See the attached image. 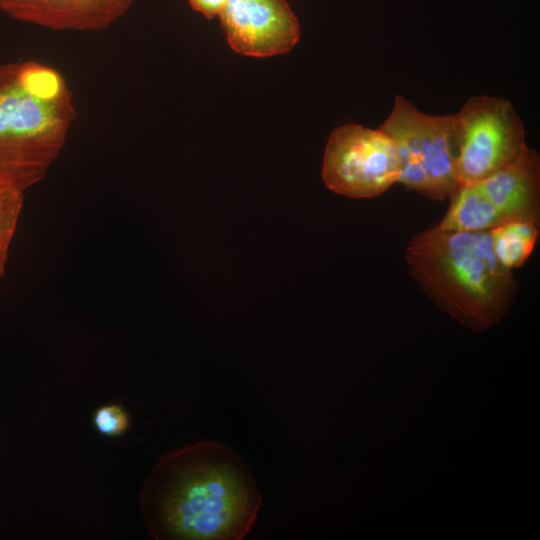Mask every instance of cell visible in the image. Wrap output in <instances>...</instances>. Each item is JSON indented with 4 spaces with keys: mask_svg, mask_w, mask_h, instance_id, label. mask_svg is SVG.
Returning a JSON list of instances; mask_svg holds the SVG:
<instances>
[{
    "mask_svg": "<svg viewBox=\"0 0 540 540\" xmlns=\"http://www.w3.org/2000/svg\"><path fill=\"white\" fill-rule=\"evenodd\" d=\"M399 173L396 143L381 128L347 124L329 136L322 179L334 193L350 198L376 197L398 182Z\"/></svg>",
    "mask_w": 540,
    "mask_h": 540,
    "instance_id": "cell-6",
    "label": "cell"
},
{
    "mask_svg": "<svg viewBox=\"0 0 540 540\" xmlns=\"http://www.w3.org/2000/svg\"><path fill=\"white\" fill-rule=\"evenodd\" d=\"M24 191L0 174V278L23 207Z\"/></svg>",
    "mask_w": 540,
    "mask_h": 540,
    "instance_id": "cell-12",
    "label": "cell"
},
{
    "mask_svg": "<svg viewBox=\"0 0 540 540\" xmlns=\"http://www.w3.org/2000/svg\"><path fill=\"white\" fill-rule=\"evenodd\" d=\"M477 184L507 220L539 221L540 165L535 151L528 148Z\"/></svg>",
    "mask_w": 540,
    "mask_h": 540,
    "instance_id": "cell-9",
    "label": "cell"
},
{
    "mask_svg": "<svg viewBox=\"0 0 540 540\" xmlns=\"http://www.w3.org/2000/svg\"><path fill=\"white\" fill-rule=\"evenodd\" d=\"M135 0H0V10L55 31L98 32L121 19Z\"/></svg>",
    "mask_w": 540,
    "mask_h": 540,
    "instance_id": "cell-8",
    "label": "cell"
},
{
    "mask_svg": "<svg viewBox=\"0 0 540 540\" xmlns=\"http://www.w3.org/2000/svg\"><path fill=\"white\" fill-rule=\"evenodd\" d=\"M538 232V221L508 220L490 230L493 252L505 267H520L533 252Z\"/></svg>",
    "mask_w": 540,
    "mask_h": 540,
    "instance_id": "cell-11",
    "label": "cell"
},
{
    "mask_svg": "<svg viewBox=\"0 0 540 540\" xmlns=\"http://www.w3.org/2000/svg\"><path fill=\"white\" fill-rule=\"evenodd\" d=\"M219 18L231 49L245 56L287 53L301 35L286 0H228Z\"/></svg>",
    "mask_w": 540,
    "mask_h": 540,
    "instance_id": "cell-7",
    "label": "cell"
},
{
    "mask_svg": "<svg viewBox=\"0 0 540 540\" xmlns=\"http://www.w3.org/2000/svg\"><path fill=\"white\" fill-rule=\"evenodd\" d=\"M405 260L435 305L470 330L496 325L512 306L517 282L495 256L490 230L433 227L410 241Z\"/></svg>",
    "mask_w": 540,
    "mask_h": 540,
    "instance_id": "cell-2",
    "label": "cell"
},
{
    "mask_svg": "<svg viewBox=\"0 0 540 540\" xmlns=\"http://www.w3.org/2000/svg\"><path fill=\"white\" fill-rule=\"evenodd\" d=\"M76 116L60 72L36 61L0 64V174L24 192L38 184Z\"/></svg>",
    "mask_w": 540,
    "mask_h": 540,
    "instance_id": "cell-3",
    "label": "cell"
},
{
    "mask_svg": "<svg viewBox=\"0 0 540 540\" xmlns=\"http://www.w3.org/2000/svg\"><path fill=\"white\" fill-rule=\"evenodd\" d=\"M453 126L460 185L480 183L528 149L522 121L506 99L470 98L453 115Z\"/></svg>",
    "mask_w": 540,
    "mask_h": 540,
    "instance_id": "cell-5",
    "label": "cell"
},
{
    "mask_svg": "<svg viewBox=\"0 0 540 540\" xmlns=\"http://www.w3.org/2000/svg\"><path fill=\"white\" fill-rule=\"evenodd\" d=\"M449 209L440 223L442 230L487 231L508 221L478 184L460 185L451 195Z\"/></svg>",
    "mask_w": 540,
    "mask_h": 540,
    "instance_id": "cell-10",
    "label": "cell"
},
{
    "mask_svg": "<svg viewBox=\"0 0 540 540\" xmlns=\"http://www.w3.org/2000/svg\"><path fill=\"white\" fill-rule=\"evenodd\" d=\"M139 503L157 540H240L253 527L261 495L241 456L203 440L160 458Z\"/></svg>",
    "mask_w": 540,
    "mask_h": 540,
    "instance_id": "cell-1",
    "label": "cell"
},
{
    "mask_svg": "<svg viewBox=\"0 0 540 540\" xmlns=\"http://www.w3.org/2000/svg\"><path fill=\"white\" fill-rule=\"evenodd\" d=\"M379 128L396 143L400 161L398 182L435 200L445 199L460 186L453 115L422 113L397 95L389 116Z\"/></svg>",
    "mask_w": 540,
    "mask_h": 540,
    "instance_id": "cell-4",
    "label": "cell"
},
{
    "mask_svg": "<svg viewBox=\"0 0 540 540\" xmlns=\"http://www.w3.org/2000/svg\"><path fill=\"white\" fill-rule=\"evenodd\" d=\"M189 5L204 17L212 19L219 16L228 0H187Z\"/></svg>",
    "mask_w": 540,
    "mask_h": 540,
    "instance_id": "cell-14",
    "label": "cell"
},
{
    "mask_svg": "<svg viewBox=\"0 0 540 540\" xmlns=\"http://www.w3.org/2000/svg\"><path fill=\"white\" fill-rule=\"evenodd\" d=\"M93 424L101 435L118 437L128 430L130 417L121 405L106 404L95 411Z\"/></svg>",
    "mask_w": 540,
    "mask_h": 540,
    "instance_id": "cell-13",
    "label": "cell"
}]
</instances>
